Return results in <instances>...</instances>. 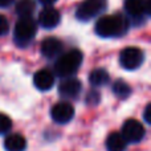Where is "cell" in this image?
I'll list each match as a JSON object with an SVG mask.
<instances>
[{"label":"cell","instance_id":"30bf717a","mask_svg":"<svg viewBox=\"0 0 151 151\" xmlns=\"http://www.w3.org/2000/svg\"><path fill=\"white\" fill-rule=\"evenodd\" d=\"M60 20H61L60 12L53 7L44 8L39 15V23L41 24V27H44V28H47V29L57 27L58 24H60Z\"/></svg>","mask_w":151,"mask_h":151},{"label":"cell","instance_id":"ba28073f","mask_svg":"<svg viewBox=\"0 0 151 151\" xmlns=\"http://www.w3.org/2000/svg\"><path fill=\"white\" fill-rule=\"evenodd\" d=\"M50 115L56 123H68L74 115V107L69 102H58L52 107Z\"/></svg>","mask_w":151,"mask_h":151},{"label":"cell","instance_id":"277c9868","mask_svg":"<svg viewBox=\"0 0 151 151\" xmlns=\"http://www.w3.org/2000/svg\"><path fill=\"white\" fill-rule=\"evenodd\" d=\"M106 7V0H83L76 11V17L81 21H89L104 12Z\"/></svg>","mask_w":151,"mask_h":151},{"label":"cell","instance_id":"8fae6325","mask_svg":"<svg viewBox=\"0 0 151 151\" xmlns=\"http://www.w3.org/2000/svg\"><path fill=\"white\" fill-rule=\"evenodd\" d=\"M63 42L56 37H48L41 42V53L48 58H53L63 52Z\"/></svg>","mask_w":151,"mask_h":151},{"label":"cell","instance_id":"44dd1931","mask_svg":"<svg viewBox=\"0 0 151 151\" xmlns=\"http://www.w3.org/2000/svg\"><path fill=\"white\" fill-rule=\"evenodd\" d=\"M150 113H151V105H147L146 109H145V113H143V118L147 123L151 122V118H150Z\"/></svg>","mask_w":151,"mask_h":151},{"label":"cell","instance_id":"8992f818","mask_svg":"<svg viewBox=\"0 0 151 151\" xmlns=\"http://www.w3.org/2000/svg\"><path fill=\"white\" fill-rule=\"evenodd\" d=\"M122 137L126 142L137 143L145 138V127L137 119H127L122 126Z\"/></svg>","mask_w":151,"mask_h":151},{"label":"cell","instance_id":"4fadbf2b","mask_svg":"<svg viewBox=\"0 0 151 151\" xmlns=\"http://www.w3.org/2000/svg\"><path fill=\"white\" fill-rule=\"evenodd\" d=\"M4 149L7 151H24L27 149V141L20 134H11L4 139Z\"/></svg>","mask_w":151,"mask_h":151},{"label":"cell","instance_id":"52a82bcc","mask_svg":"<svg viewBox=\"0 0 151 151\" xmlns=\"http://www.w3.org/2000/svg\"><path fill=\"white\" fill-rule=\"evenodd\" d=\"M125 9L133 19H143L151 12L150 0H125Z\"/></svg>","mask_w":151,"mask_h":151},{"label":"cell","instance_id":"5bb4252c","mask_svg":"<svg viewBox=\"0 0 151 151\" xmlns=\"http://www.w3.org/2000/svg\"><path fill=\"white\" fill-rule=\"evenodd\" d=\"M127 147V142L121 133H111L106 139L107 151H125Z\"/></svg>","mask_w":151,"mask_h":151},{"label":"cell","instance_id":"9a60e30c","mask_svg":"<svg viewBox=\"0 0 151 151\" xmlns=\"http://www.w3.org/2000/svg\"><path fill=\"white\" fill-rule=\"evenodd\" d=\"M35 9H36V4H35L33 0H19L16 3V13L21 19L31 17Z\"/></svg>","mask_w":151,"mask_h":151},{"label":"cell","instance_id":"ffe728a7","mask_svg":"<svg viewBox=\"0 0 151 151\" xmlns=\"http://www.w3.org/2000/svg\"><path fill=\"white\" fill-rule=\"evenodd\" d=\"M86 102H88V104H91V105H96L97 102H99V93L96 90L90 91L89 96L86 97Z\"/></svg>","mask_w":151,"mask_h":151},{"label":"cell","instance_id":"3957f363","mask_svg":"<svg viewBox=\"0 0 151 151\" xmlns=\"http://www.w3.org/2000/svg\"><path fill=\"white\" fill-rule=\"evenodd\" d=\"M37 27L32 17H24L16 23L15 31H13V39L19 47H25L32 41L36 36Z\"/></svg>","mask_w":151,"mask_h":151},{"label":"cell","instance_id":"7c38bea8","mask_svg":"<svg viewBox=\"0 0 151 151\" xmlns=\"http://www.w3.org/2000/svg\"><path fill=\"white\" fill-rule=\"evenodd\" d=\"M33 83L39 90L45 91L49 90L53 85H55V76L50 73L48 69H41L33 76Z\"/></svg>","mask_w":151,"mask_h":151},{"label":"cell","instance_id":"7402d4cb","mask_svg":"<svg viewBox=\"0 0 151 151\" xmlns=\"http://www.w3.org/2000/svg\"><path fill=\"white\" fill-rule=\"evenodd\" d=\"M13 3V0H0V7H9L11 4Z\"/></svg>","mask_w":151,"mask_h":151},{"label":"cell","instance_id":"5b68a950","mask_svg":"<svg viewBox=\"0 0 151 151\" xmlns=\"http://www.w3.org/2000/svg\"><path fill=\"white\" fill-rule=\"evenodd\" d=\"M145 60V53L142 49L137 47H129L121 52L119 55V63L122 68L127 69V70H134L138 69L139 66L143 64Z\"/></svg>","mask_w":151,"mask_h":151},{"label":"cell","instance_id":"6da1fadb","mask_svg":"<svg viewBox=\"0 0 151 151\" xmlns=\"http://www.w3.org/2000/svg\"><path fill=\"white\" fill-rule=\"evenodd\" d=\"M129 29V20L123 15H106L98 19L96 33L101 37L122 36Z\"/></svg>","mask_w":151,"mask_h":151},{"label":"cell","instance_id":"7a4b0ae2","mask_svg":"<svg viewBox=\"0 0 151 151\" xmlns=\"http://www.w3.org/2000/svg\"><path fill=\"white\" fill-rule=\"evenodd\" d=\"M81 63H82V53L78 49H72L57 58L55 64V73L63 78L70 77L81 66Z\"/></svg>","mask_w":151,"mask_h":151},{"label":"cell","instance_id":"2e32d148","mask_svg":"<svg viewBox=\"0 0 151 151\" xmlns=\"http://www.w3.org/2000/svg\"><path fill=\"white\" fill-rule=\"evenodd\" d=\"M109 80H110L109 73L102 68L94 69L89 76V81H90V83L93 86H104L109 82Z\"/></svg>","mask_w":151,"mask_h":151},{"label":"cell","instance_id":"e0dca14e","mask_svg":"<svg viewBox=\"0 0 151 151\" xmlns=\"http://www.w3.org/2000/svg\"><path fill=\"white\" fill-rule=\"evenodd\" d=\"M113 91H114V94L118 97V98L123 99V98H127V97L130 96L131 88L125 82V81L118 80V81H115L114 85H113Z\"/></svg>","mask_w":151,"mask_h":151},{"label":"cell","instance_id":"603a6c76","mask_svg":"<svg viewBox=\"0 0 151 151\" xmlns=\"http://www.w3.org/2000/svg\"><path fill=\"white\" fill-rule=\"evenodd\" d=\"M39 1L44 5H52V4H55L57 0H39Z\"/></svg>","mask_w":151,"mask_h":151},{"label":"cell","instance_id":"d6986e66","mask_svg":"<svg viewBox=\"0 0 151 151\" xmlns=\"http://www.w3.org/2000/svg\"><path fill=\"white\" fill-rule=\"evenodd\" d=\"M9 31V23H8L7 17L3 15H0V36L7 35Z\"/></svg>","mask_w":151,"mask_h":151},{"label":"cell","instance_id":"ac0fdd59","mask_svg":"<svg viewBox=\"0 0 151 151\" xmlns=\"http://www.w3.org/2000/svg\"><path fill=\"white\" fill-rule=\"evenodd\" d=\"M11 127H12V121H11V118L8 117V115L3 114V113H0V135L8 133V131L11 130Z\"/></svg>","mask_w":151,"mask_h":151},{"label":"cell","instance_id":"9c48e42d","mask_svg":"<svg viewBox=\"0 0 151 151\" xmlns=\"http://www.w3.org/2000/svg\"><path fill=\"white\" fill-rule=\"evenodd\" d=\"M81 89H82V85L80 80L73 77H66L58 85V93L64 98H76L78 97Z\"/></svg>","mask_w":151,"mask_h":151}]
</instances>
